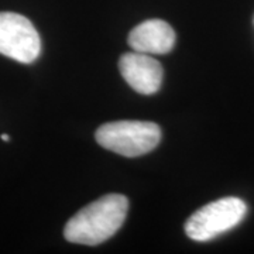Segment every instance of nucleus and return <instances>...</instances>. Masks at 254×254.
<instances>
[{"mask_svg": "<svg viewBox=\"0 0 254 254\" xmlns=\"http://www.w3.org/2000/svg\"><path fill=\"white\" fill-rule=\"evenodd\" d=\"M127 210L128 200L125 195H105L82 208L68 220L64 237L76 245H100L123 226Z\"/></svg>", "mask_w": 254, "mask_h": 254, "instance_id": "obj_1", "label": "nucleus"}, {"mask_svg": "<svg viewBox=\"0 0 254 254\" xmlns=\"http://www.w3.org/2000/svg\"><path fill=\"white\" fill-rule=\"evenodd\" d=\"M161 140V130L153 122L120 120L105 123L96 130L100 147L125 157H138L153 151Z\"/></svg>", "mask_w": 254, "mask_h": 254, "instance_id": "obj_2", "label": "nucleus"}, {"mask_svg": "<svg viewBox=\"0 0 254 254\" xmlns=\"http://www.w3.org/2000/svg\"><path fill=\"white\" fill-rule=\"evenodd\" d=\"M1 140H3V141H10L9 134H1Z\"/></svg>", "mask_w": 254, "mask_h": 254, "instance_id": "obj_7", "label": "nucleus"}, {"mask_svg": "<svg viewBox=\"0 0 254 254\" xmlns=\"http://www.w3.org/2000/svg\"><path fill=\"white\" fill-rule=\"evenodd\" d=\"M41 53V38L27 17L0 13V54L21 64H31Z\"/></svg>", "mask_w": 254, "mask_h": 254, "instance_id": "obj_4", "label": "nucleus"}, {"mask_svg": "<svg viewBox=\"0 0 254 254\" xmlns=\"http://www.w3.org/2000/svg\"><path fill=\"white\" fill-rule=\"evenodd\" d=\"M119 69L130 88L138 93L153 95L161 86L163 65L148 54L133 51L122 55Z\"/></svg>", "mask_w": 254, "mask_h": 254, "instance_id": "obj_5", "label": "nucleus"}, {"mask_svg": "<svg viewBox=\"0 0 254 254\" xmlns=\"http://www.w3.org/2000/svg\"><path fill=\"white\" fill-rule=\"evenodd\" d=\"M247 213L242 199L229 196L202 206L185 223L187 236L195 242H208L237 226Z\"/></svg>", "mask_w": 254, "mask_h": 254, "instance_id": "obj_3", "label": "nucleus"}, {"mask_svg": "<svg viewBox=\"0 0 254 254\" xmlns=\"http://www.w3.org/2000/svg\"><path fill=\"white\" fill-rule=\"evenodd\" d=\"M175 31L164 20H147L128 34L127 43L133 51L143 54H168L175 46Z\"/></svg>", "mask_w": 254, "mask_h": 254, "instance_id": "obj_6", "label": "nucleus"}]
</instances>
